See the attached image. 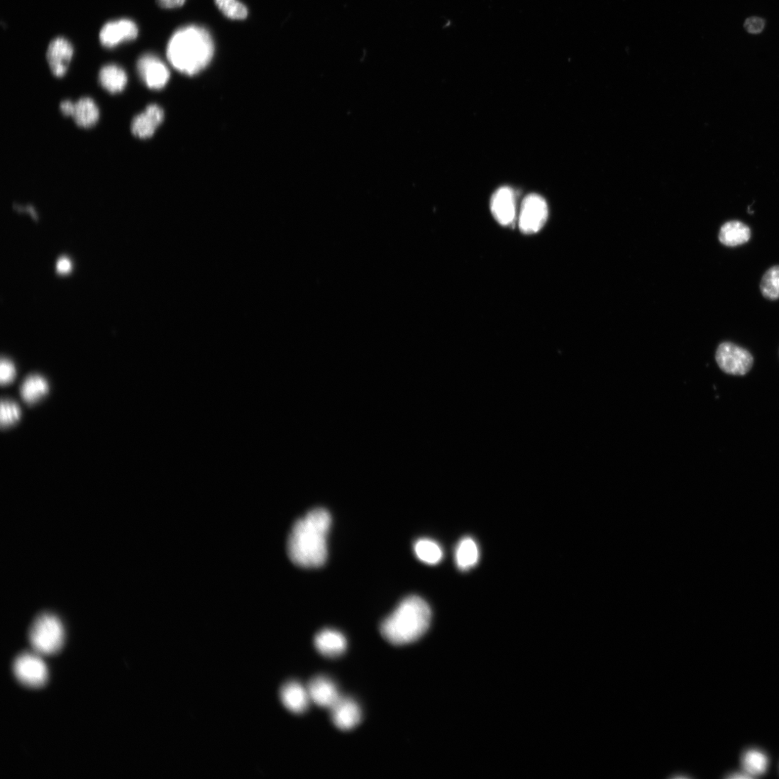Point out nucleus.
<instances>
[{"label":"nucleus","instance_id":"27","mask_svg":"<svg viewBox=\"0 0 779 779\" xmlns=\"http://www.w3.org/2000/svg\"><path fill=\"white\" fill-rule=\"evenodd\" d=\"M16 375V370L14 364L9 360L2 358L0 363V382L2 385H7L13 381Z\"/></svg>","mask_w":779,"mask_h":779},{"label":"nucleus","instance_id":"25","mask_svg":"<svg viewBox=\"0 0 779 779\" xmlns=\"http://www.w3.org/2000/svg\"><path fill=\"white\" fill-rule=\"evenodd\" d=\"M214 3L224 16L230 19L241 21L248 17V9L238 0H214Z\"/></svg>","mask_w":779,"mask_h":779},{"label":"nucleus","instance_id":"20","mask_svg":"<svg viewBox=\"0 0 779 779\" xmlns=\"http://www.w3.org/2000/svg\"><path fill=\"white\" fill-rule=\"evenodd\" d=\"M480 550L477 543L470 537L463 538L455 550V562L461 571L469 570L477 565Z\"/></svg>","mask_w":779,"mask_h":779},{"label":"nucleus","instance_id":"9","mask_svg":"<svg viewBox=\"0 0 779 779\" xmlns=\"http://www.w3.org/2000/svg\"><path fill=\"white\" fill-rule=\"evenodd\" d=\"M139 29L132 20L121 19L106 23L101 30L99 38L103 47L114 48L126 41L138 38Z\"/></svg>","mask_w":779,"mask_h":779},{"label":"nucleus","instance_id":"1","mask_svg":"<svg viewBox=\"0 0 779 779\" xmlns=\"http://www.w3.org/2000/svg\"><path fill=\"white\" fill-rule=\"evenodd\" d=\"M331 525V515L323 508L313 509L298 519L287 541L288 555L294 565L304 568H318L324 565Z\"/></svg>","mask_w":779,"mask_h":779},{"label":"nucleus","instance_id":"8","mask_svg":"<svg viewBox=\"0 0 779 779\" xmlns=\"http://www.w3.org/2000/svg\"><path fill=\"white\" fill-rule=\"evenodd\" d=\"M137 68L140 78L152 90H161L169 80L168 68L154 55L142 56L138 62Z\"/></svg>","mask_w":779,"mask_h":779},{"label":"nucleus","instance_id":"11","mask_svg":"<svg viewBox=\"0 0 779 779\" xmlns=\"http://www.w3.org/2000/svg\"><path fill=\"white\" fill-rule=\"evenodd\" d=\"M74 49L71 43L63 37L53 39L50 43L47 59L53 74L57 77L65 75L72 59Z\"/></svg>","mask_w":779,"mask_h":779},{"label":"nucleus","instance_id":"18","mask_svg":"<svg viewBox=\"0 0 779 779\" xmlns=\"http://www.w3.org/2000/svg\"><path fill=\"white\" fill-rule=\"evenodd\" d=\"M99 79L103 88L111 94L122 92L128 82L126 72L116 65L103 67L100 70Z\"/></svg>","mask_w":779,"mask_h":779},{"label":"nucleus","instance_id":"23","mask_svg":"<svg viewBox=\"0 0 779 779\" xmlns=\"http://www.w3.org/2000/svg\"><path fill=\"white\" fill-rule=\"evenodd\" d=\"M742 764L744 772L753 778L766 773L768 768V760L763 752L758 750H750L744 755Z\"/></svg>","mask_w":779,"mask_h":779},{"label":"nucleus","instance_id":"29","mask_svg":"<svg viewBox=\"0 0 779 779\" xmlns=\"http://www.w3.org/2000/svg\"><path fill=\"white\" fill-rule=\"evenodd\" d=\"M186 0H157L158 5L162 9H172L183 6Z\"/></svg>","mask_w":779,"mask_h":779},{"label":"nucleus","instance_id":"10","mask_svg":"<svg viewBox=\"0 0 779 779\" xmlns=\"http://www.w3.org/2000/svg\"><path fill=\"white\" fill-rule=\"evenodd\" d=\"M330 709L331 720L341 730H351L361 722L362 712L360 706L351 698L340 697Z\"/></svg>","mask_w":779,"mask_h":779},{"label":"nucleus","instance_id":"7","mask_svg":"<svg viewBox=\"0 0 779 779\" xmlns=\"http://www.w3.org/2000/svg\"><path fill=\"white\" fill-rule=\"evenodd\" d=\"M548 214L545 199L538 194H530L523 201L519 216V228L525 234L536 233L544 226Z\"/></svg>","mask_w":779,"mask_h":779},{"label":"nucleus","instance_id":"14","mask_svg":"<svg viewBox=\"0 0 779 779\" xmlns=\"http://www.w3.org/2000/svg\"><path fill=\"white\" fill-rule=\"evenodd\" d=\"M280 696L282 705L294 714L304 713L309 709L311 698L308 689L298 682L285 683Z\"/></svg>","mask_w":779,"mask_h":779},{"label":"nucleus","instance_id":"31","mask_svg":"<svg viewBox=\"0 0 779 779\" xmlns=\"http://www.w3.org/2000/svg\"><path fill=\"white\" fill-rule=\"evenodd\" d=\"M74 104L70 101H65L60 104V111L65 116H72L74 111Z\"/></svg>","mask_w":779,"mask_h":779},{"label":"nucleus","instance_id":"5","mask_svg":"<svg viewBox=\"0 0 779 779\" xmlns=\"http://www.w3.org/2000/svg\"><path fill=\"white\" fill-rule=\"evenodd\" d=\"M720 369L733 375H745L753 365V358L746 349L731 342H723L716 353Z\"/></svg>","mask_w":779,"mask_h":779},{"label":"nucleus","instance_id":"15","mask_svg":"<svg viewBox=\"0 0 779 779\" xmlns=\"http://www.w3.org/2000/svg\"><path fill=\"white\" fill-rule=\"evenodd\" d=\"M307 689L311 700L321 707L331 708L340 698L335 683L325 676L313 678Z\"/></svg>","mask_w":779,"mask_h":779},{"label":"nucleus","instance_id":"24","mask_svg":"<svg viewBox=\"0 0 779 779\" xmlns=\"http://www.w3.org/2000/svg\"><path fill=\"white\" fill-rule=\"evenodd\" d=\"M760 289L765 298L770 300L779 299V265L770 267L764 274Z\"/></svg>","mask_w":779,"mask_h":779},{"label":"nucleus","instance_id":"6","mask_svg":"<svg viewBox=\"0 0 779 779\" xmlns=\"http://www.w3.org/2000/svg\"><path fill=\"white\" fill-rule=\"evenodd\" d=\"M13 669L17 680L26 687H40L47 683V666L34 653H23L19 655L14 661Z\"/></svg>","mask_w":779,"mask_h":779},{"label":"nucleus","instance_id":"28","mask_svg":"<svg viewBox=\"0 0 779 779\" xmlns=\"http://www.w3.org/2000/svg\"><path fill=\"white\" fill-rule=\"evenodd\" d=\"M765 23L763 19L758 17H752L746 20L745 28L751 33H759L764 28Z\"/></svg>","mask_w":779,"mask_h":779},{"label":"nucleus","instance_id":"16","mask_svg":"<svg viewBox=\"0 0 779 779\" xmlns=\"http://www.w3.org/2000/svg\"><path fill=\"white\" fill-rule=\"evenodd\" d=\"M317 651L323 656L336 658L342 656L348 646L344 636L338 631L324 629L319 632L314 640Z\"/></svg>","mask_w":779,"mask_h":779},{"label":"nucleus","instance_id":"26","mask_svg":"<svg viewBox=\"0 0 779 779\" xmlns=\"http://www.w3.org/2000/svg\"><path fill=\"white\" fill-rule=\"evenodd\" d=\"M21 417L19 407L9 401H3L0 405V424L7 427L16 423Z\"/></svg>","mask_w":779,"mask_h":779},{"label":"nucleus","instance_id":"4","mask_svg":"<svg viewBox=\"0 0 779 779\" xmlns=\"http://www.w3.org/2000/svg\"><path fill=\"white\" fill-rule=\"evenodd\" d=\"M29 640L38 653L54 655L60 651L64 643V626L56 616L52 614H40L31 626Z\"/></svg>","mask_w":779,"mask_h":779},{"label":"nucleus","instance_id":"13","mask_svg":"<svg viewBox=\"0 0 779 779\" xmlns=\"http://www.w3.org/2000/svg\"><path fill=\"white\" fill-rule=\"evenodd\" d=\"M164 119L163 110L156 104L147 107L145 111L136 116L132 122V133L140 139L150 138Z\"/></svg>","mask_w":779,"mask_h":779},{"label":"nucleus","instance_id":"3","mask_svg":"<svg viewBox=\"0 0 779 779\" xmlns=\"http://www.w3.org/2000/svg\"><path fill=\"white\" fill-rule=\"evenodd\" d=\"M431 619V612L426 602L411 595L382 622L380 629L388 642L401 646L419 639L428 630Z\"/></svg>","mask_w":779,"mask_h":779},{"label":"nucleus","instance_id":"21","mask_svg":"<svg viewBox=\"0 0 779 779\" xmlns=\"http://www.w3.org/2000/svg\"><path fill=\"white\" fill-rule=\"evenodd\" d=\"M49 392L48 382L37 375L28 376L21 387L22 399L29 404L35 403Z\"/></svg>","mask_w":779,"mask_h":779},{"label":"nucleus","instance_id":"30","mask_svg":"<svg viewBox=\"0 0 779 779\" xmlns=\"http://www.w3.org/2000/svg\"><path fill=\"white\" fill-rule=\"evenodd\" d=\"M72 266L70 260L66 257H62L58 260L57 270L60 274L66 275L71 271Z\"/></svg>","mask_w":779,"mask_h":779},{"label":"nucleus","instance_id":"22","mask_svg":"<svg viewBox=\"0 0 779 779\" xmlns=\"http://www.w3.org/2000/svg\"><path fill=\"white\" fill-rule=\"evenodd\" d=\"M414 549L417 558L426 565H438L443 557V551L440 545L430 539L422 538L417 541Z\"/></svg>","mask_w":779,"mask_h":779},{"label":"nucleus","instance_id":"2","mask_svg":"<svg viewBox=\"0 0 779 779\" xmlns=\"http://www.w3.org/2000/svg\"><path fill=\"white\" fill-rule=\"evenodd\" d=\"M214 53L212 37L205 28L192 25L177 30L170 38L167 58L180 72L194 75L205 69Z\"/></svg>","mask_w":779,"mask_h":779},{"label":"nucleus","instance_id":"19","mask_svg":"<svg viewBox=\"0 0 779 779\" xmlns=\"http://www.w3.org/2000/svg\"><path fill=\"white\" fill-rule=\"evenodd\" d=\"M99 116V109L94 101L84 97L74 104L72 117L78 126L88 128L97 123Z\"/></svg>","mask_w":779,"mask_h":779},{"label":"nucleus","instance_id":"12","mask_svg":"<svg viewBox=\"0 0 779 779\" xmlns=\"http://www.w3.org/2000/svg\"><path fill=\"white\" fill-rule=\"evenodd\" d=\"M491 210L500 225H511L516 216V201L513 190L508 187L499 189L492 198Z\"/></svg>","mask_w":779,"mask_h":779},{"label":"nucleus","instance_id":"17","mask_svg":"<svg viewBox=\"0 0 779 779\" xmlns=\"http://www.w3.org/2000/svg\"><path fill=\"white\" fill-rule=\"evenodd\" d=\"M751 237L750 228L739 221H729L724 224L719 233V240L724 245L735 247L744 245Z\"/></svg>","mask_w":779,"mask_h":779}]
</instances>
